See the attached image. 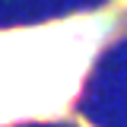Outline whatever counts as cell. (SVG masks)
<instances>
[{"mask_svg":"<svg viewBox=\"0 0 127 127\" xmlns=\"http://www.w3.org/2000/svg\"><path fill=\"white\" fill-rule=\"evenodd\" d=\"M114 32L111 10L32 32H0V124L57 118L83 86L95 48Z\"/></svg>","mask_w":127,"mask_h":127,"instance_id":"6da1fadb","label":"cell"}]
</instances>
